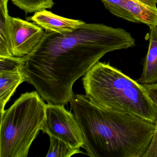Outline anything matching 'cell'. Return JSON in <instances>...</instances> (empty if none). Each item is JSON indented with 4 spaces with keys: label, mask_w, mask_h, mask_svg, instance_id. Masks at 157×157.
<instances>
[{
    "label": "cell",
    "mask_w": 157,
    "mask_h": 157,
    "mask_svg": "<svg viewBox=\"0 0 157 157\" xmlns=\"http://www.w3.org/2000/svg\"><path fill=\"white\" fill-rule=\"evenodd\" d=\"M136 45L124 29L86 23L71 33L45 31L42 41L25 60L27 82L48 103L65 105L74 95L75 82L105 54Z\"/></svg>",
    "instance_id": "6da1fadb"
},
{
    "label": "cell",
    "mask_w": 157,
    "mask_h": 157,
    "mask_svg": "<svg viewBox=\"0 0 157 157\" xmlns=\"http://www.w3.org/2000/svg\"><path fill=\"white\" fill-rule=\"evenodd\" d=\"M70 103L89 156L143 157L152 139L155 124L102 107L86 95L74 94Z\"/></svg>",
    "instance_id": "7a4b0ae2"
},
{
    "label": "cell",
    "mask_w": 157,
    "mask_h": 157,
    "mask_svg": "<svg viewBox=\"0 0 157 157\" xmlns=\"http://www.w3.org/2000/svg\"><path fill=\"white\" fill-rule=\"evenodd\" d=\"M82 81L86 95L95 103L156 122V107L143 85L108 63L97 62Z\"/></svg>",
    "instance_id": "3957f363"
},
{
    "label": "cell",
    "mask_w": 157,
    "mask_h": 157,
    "mask_svg": "<svg viewBox=\"0 0 157 157\" xmlns=\"http://www.w3.org/2000/svg\"><path fill=\"white\" fill-rule=\"evenodd\" d=\"M44 99L37 91L22 94L1 115L0 157H26L45 121Z\"/></svg>",
    "instance_id": "277c9868"
},
{
    "label": "cell",
    "mask_w": 157,
    "mask_h": 157,
    "mask_svg": "<svg viewBox=\"0 0 157 157\" xmlns=\"http://www.w3.org/2000/svg\"><path fill=\"white\" fill-rule=\"evenodd\" d=\"M42 131L73 148H83L84 139L79 124L74 113L67 110L64 105L47 104Z\"/></svg>",
    "instance_id": "5b68a950"
},
{
    "label": "cell",
    "mask_w": 157,
    "mask_h": 157,
    "mask_svg": "<svg viewBox=\"0 0 157 157\" xmlns=\"http://www.w3.org/2000/svg\"><path fill=\"white\" fill-rule=\"evenodd\" d=\"M9 33L13 56L23 57L29 55L39 44L45 31L36 24L10 16Z\"/></svg>",
    "instance_id": "8992f818"
},
{
    "label": "cell",
    "mask_w": 157,
    "mask_h": 157,
    "mask_svg": "<svg viewBox=\"0 0 157 157\" xmlns=\"http://www.w3.org/2000/svg\"><path fill=\"white\" fill-rule=\"evenodd\" d=\"M30 20L45 31L61 34L71 33L85 23L80 20L61 17L46 10L36 12Z\"/></svg>",
    "instance_id": "52a82bcc"
},
{
    "label": "cell",
    "mask_w": 157,
    "mask_h": 157,
    "mask_svg": "<svg viewBox=\"0 0 157 157\" xmlns=\"http://www.w3.org/2000/svg\"><path fill=\"white\" fill-rule=\"evenodd\" d=\"M25 65L14 68L0 71V109L4 113L5 105L22 82L27 81L24 69Z\"/></svg>",
    "instance_id": "ba28073f"
},
{
    "label": "cell",
    "mask_w": 157,
    "mask_h": 157,
    "mask_svg": "<svg viewBox=\"0 0 157 157\" xmlns=\"http://www.w3.org/2000/svg\"><path fill=\"white\" fill-rule=\"evenodd\" d=\"M149 28L147 53L144 60L142 74L136 81L142 84L157 83V25Z\"/></svg>",
    "instance_id": "9c48e42d"
},
{
    "label": "cell",
    "mask_w": 157,
    "mask_h": 157,
    "mask_svg": "<svg viewBox=\"0 0 157 157\" xmlns=\"http://www.w3.org/2000/svg\"><path fill=\"white\" fill-rule=\"evenodd\" d=\"M9 1V0H0V57H3L13 56L10 45Z\"/></svg>",
    "instance_id": "30bf717a"
},
{
    "label": "cell",
    "mask_w": 157,
    "mask_h": 157,
    "mask_svg": "<svg viewBox=\"0 0 157 157\" xmlns=\"http://www.w3.org/2000/svg\"><path fill=\"white\" fill-rule=\"evenodd\" d=\"M125 2L127 9L140 23L147 25L149 27L157 25V12L135 0H125Z\"/></svg>",
    "instance_id": "8fae6325"
},
{
    "label": "cell",
    "mask_w": 157,
    "mask_h": 157,
    "mask_svg": "<svg viewBox=\"0 0 157 157\" xmlns=\"http://www.w3.org/2000/svg\"><path fill=\"white\" fill-rule=\"evenodd\" d=\"M105 9L112 14L131 22L140 23L129 12L126 6L125 0H101Z\"/></svg>",
    "instance_id": "7c38bea8"
},
{
    "label": "cell",
    "mask_w": 157,
    "mask_h": 157,
    "mask_svg": "<svg viewBox=\"0 0 157 157\" xmlns=\"http://www.w3.org/2000/svg\"><path fill=\"white\" fill-rule=\"evenodd\" d=\"M50 147L47 157H70L74 154L83 153L80 149L73 148L55 138L50 137Z\"/></svg>",
    "instance_id": "4fadbf2b"
},
{
    "label": "cell",
    "mask_w": 157,
    "mask_h": 157,
    "mask_svg": "<svg viewBox=\"0 0 157 157\" xmlns=\"http://www.w3.org/2000/svg\"><path fill=\"white\" fill-rule=\"evenodd\" d=\"M155 105L157 110L155 129L149 146L143 157H157V83L142 84Z\"/></svg>",
    "instance_id": "5bb4252c"
},
{
    "label": "cell",
    "mask_w": 157,
    "mask_h": 157,
    "mask_svg": "<svg viewBox=\"0 0 157 157\" xmlns=\"http://www.w3.org/2000/svg\"><path fill=\"white\" fill-rule=\"evenodd\" d=\"M139 3L157 12V0H135Z\"/></svg>",
    "instance_id": "9a60e30c"
}]
</instances>
